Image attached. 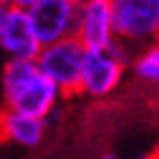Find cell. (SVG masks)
I'll return each mask as SVG.
<instances>
[{
	"mask_svg": "<svg viewBox=\"0 0 159 159\" xmlns=\"http://www.w3.org/2000/svg\"><path fill=\"white\" fill-rule=\"evenodd\" d=\"M2 91L8 110L48 120L54 116L62 93L37 70L33 60H8L2 72Z\"/></svg>",
	"mask_w": 159,
	"mask_h": 159,
	"instance_id": "1",
	"label": "cell"
},
{
	"mask_svg": "<svg viewBox=\"0 0 159 159\" xmlns=\"http://www.w3.org/2000/svg\"><path fill=\"white\" fill-rule=\"evenodd\" d=\"M85 48L75 35L52 41L39 48L35 56L37 70L58 87L62 97H70L79 93L81 68L85 58Z\"/></svg>",
	"mask_w": 159,
	"mask_h": 159,
	"instance_id": "2",
	"label": "cell"
},
{
	"mask_svg": "<svg viewBox=\"0 0 159 159\" xmlns=\"http://www.w3.org/2000/svg\"><path fill=\"white\" fill-rule=\"evenodd\" d=\"M116 39L132 46H149L159 33V0H112Z\"/></svg>",
	"mask_w": 159,
	"mask_h": 159,
	"instance_id": "3",
	"label": "cell"
},
{
	"mask_svg": "<svg viewBox=\"0 0 159 159\" xmlns=\"http://www.w3.org/2000/svg\"><path fill=\"white\" fill-rule=\"evenodd\" d=\"M126 70V62L114 56L110 50H87L83 58L79 93L101 99L120 87Z\"/></svg>",
	"mask_w": 159,
	"mask_h": 159,
	"instance_id": "4",
	"label": "cell"
},
{
	"mask_svg": "<svg viewBox=\"0 0 159 159\" xmlns=\"http://www.w3.org/2000/svg\"><path fill=\"white\" fill-rule=\"evenodd\" d=\"M75 37L85 50H107L116 41L112 0H79Z\"/></svg>",
	"mask_w": 159,
	"mask_h": 159,
	"instance_id": "5",
	"label": "cell"
},
{
	"mask_svg": "<svg viewBox=\"0 0 159 159\" xmlns=\"http://www.w3.org/2000/svg\"><path fill=\"white\" fill-rule=\"evenodd\" d=\"M79 0H37L27 8L31 27L41 46L75 35Z\"/></svg>",
	"mask_w": 159,
	"mask_h": 159,
	"instance_id": "6",
	"label": "cell"
},
{
	"mask_svg": "<svg viewBox=\"0 0 159 159\" xmlns=\"http://www.w3.org/2000/svg\"><path fill=\"white\" fill-rule=\"evenodd\" d=\"M39 39L31 27L29 15L19 6H4L0 19V50L8 60H35Z\"/></svg>",
	"mask_w": 159,
	"mask_h": 159,
	"instance_id": "7",
	"label": "cell"
},
{
	"mask_svg": "<svg viewBox=\"0 0 159 159\" xmlns=\"http://www.w3.org/2000/svg\"><path fill=\"white\" fill-rule=\"evenodd\" d=\"M46 134V120L31 118L27 114L4 107L0 114V141L19 147H35Z\"/></svg>",
	"mask_w": 159,
	"mask_h": 159,
	"instance_id": "8",
	"label": "cell"
},
{
	"mask_svg": "<svg viewBox=\"0 0 159 159\" xmlns=\"http://www.w3.org/2000/svg\"><path fill=\"white\" fill-rule=\"evenodd\" d=\"M132 70L143 83L157 85L159 81V48L155 43L143 46V50L136 54L132 62Z\"/></svg>",
	"mask_w": 159,
	"mask_h": 159,
	"instance_id": "9",
	"label": "cell"
},
{
	"mask_svg": "<svg viewBox=\"0 0 159 159\" xmlns=\"http://www.w3.org/2000/svg\"><path fill=\"white\" fill-rule=\"evenodd\" d=\"M37 0H12V6H19V8H29V6H33Z\"/></svg>",
	"mask_w": 159,
	"mask_h": 159,
	"instance_id": "10",
	"label": "cell"
},
{
	"mask_svg": "<svg viewBox=\"0 0 159 159\" xmlns=\"http://www.w3.org/2000/svg\"><path fill=\"white\" fill-rule=\"evenodd\" d=\"M101 159H122V157H120V155H116V153H106Z\"/></svg>",
	"mask_w": 159,
	"mask_h": 159,
	"instance_id": "11",
	"label": "cell"
},
{
	"mask_svg": "<svg viewBox=\"0 0 159 159\" xmlns=\"http://www.w3.org/2000/svg\"><path fill=\"white\" fill-rule=\"evenodd\" d=\"M12 0H0V6H11Z\"/></svg>",
	"mask_w": 159,
	"mask_h": 159,
	"instance_id": "12",
	"label": "cell"
},
{
	"mask_svg": "<svg viewBox=\"0 0 159 159\" xmlns=\"http://www.w3.org/2000/svg\"><path fill=\"white\" fill-rule=\"evenodd\" d=\"M143 159H157V157H155V155H151V157H143Z\"/></svg>",
	"mask_w": 159,
	"mask_h": 159,
	"instance_id": "13",
	"label": "cell"
},
{
	"mask_svg": "<svg viewBox=\"0 0 159 159\" xmlns=\"http://www.w3.org/2000/svg\"><path fill=\"white\" fill-rule=\"evenodd\" d=\"M2 8H4V6H0V19H2Z\"/></svg>",
	"mask_w": 159,
	"mask_h": 159,
	"instance_id": "14",
	"label": "cell"
}]
</instances>
